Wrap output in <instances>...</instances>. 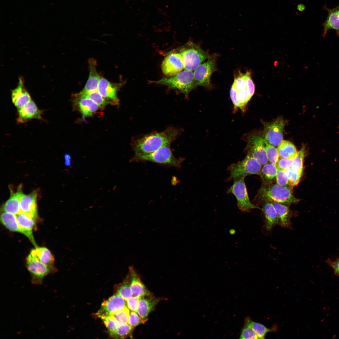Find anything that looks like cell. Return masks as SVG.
<instances>
[{
  "label": "cell",
  "mask_w": 339,
  "mask_h": 339,
  "mask_svg": "<svg viewBox=\"0 0 339 339\" xmlns=\"http://www.w3.org/2000/svg\"><path fill=\"white\" fill-rule=\"evenodd\" d=\"M238 99L241 103L245 107L246 104L251 98L247 89L237 91Z\"/></svg>",
  "instance_id": "7dc6e473"
},
{
  "label": "cell",
  "mask_w": 339,
  "mask_h": 339,
  "mask_svg": "<svg viewBox=\"0 0 339 339\" xmlns=\"http://www.w3.org/2000/svg\"><path fill=\"white\" fill-rule=\"evenodd\" d=\"M120 295L115 294L104 301L101 308L110 315L126 307V302Z\"/></svg>",
  "instance_id": "cb8c5ba5"
},
{
  "label": "cell",
  "mask_w": 339,
  "mask_h": 339,
  "mask_svg": "<svg viewBox=\"0 0 339 339\" xmlns=\"http://www.w3.org/2000/svg\"><path fill=\"white\" fill-rule=\"evenodd\" d=\"M305 153V148L303 146L293 159L291 168L293 171L303 174V163Z\"/></svg>",
  "instance_id": "4dcf8cb0"
},
{
  "label": "cell",
  "mask_w": 339,
  "mask_h": 339,
  "mask_svg": "<svg viewBox=\"0 0 339 339\" xmlns=\"http://www.w3.org/2000/svg\"><path fill=\"white\" fill-rule=\"evenodd\" d=\"M217 58L216 54L210 55L206 62L200 64L194 70V79L197 86L211 88L210 78L216 70Z\"/></svg>",
  "instance_id": "9c48e42d"
},
{
  "label": "cell",
  "mask_w": 339,
  "mask_h": 339,
  "mask_svg": "<svg viewBox=\"0 0 339 339\" xmlns=\"http://www.w3.org/2000/svg\"><path fill=\"white\" fill-rule=\"evenodd\" d=\"M276 179L277 184L281 186L290 188L287 177L283 170L278 169Z\"/></svg>",
  "instance_id": "ab89813d"
},
{
  "label": "cell",
  "mask_w": 339,
  "mask_h": 339,
  "mask_svg": "<svg viewBox=\"0 0 339 339\" xmlns=\"http://www.w3.org/2000/svg\"><path fill=\"white\" fill-rule=\"evenodd\" d=\"M153 82L178 90L186 97H188L190 92L197 86L193 71L185 69L175 75L166 77Z\"/></svg>",
  "instance_id": "3957f363"
},
{
  "label": "cell",
  "mask_w": 339,
  "mask_h": 339,
  "mask_svg": "<svg viewBox=\"0 0 339 339\" xmlns=\"http://www.w3.org/2000/svg\"><path fill=\"white\" fill-rule=\"evenodd\" d=\"M72 99L73 109L78 108L84 119L93 116L100 109L97 104L88 98L80 97L75 94L72 95Z\"/></svg>",
  "instance_id": "9a60e30c"
},
{
  "label": "cell",
  "mask_w": 339,
  "mask_h": 339,
  "mask_svg": "<svg viewBox=\"0 0 339 339\" xmlns=\"http://www.w3.org/2000/svg\"><path fill=\"white\" fill-rule=\"evenodd\" d=\"M16 217L19 226L24 232L25 235L35 248L37 247L32 233V230L35 226L36 218L21 212L16 215Z\"/></svg>",
  "instance_id": "ac0fdd59"
},
{
  "label": "cell",
  "mask_w": 339,
  "mask_h": 339,
  "mask_svg": "<svg viewBox=\"0 0 339 339\" xmlns=\"http://www.w3.org/2000/svg\"><path fill=\"white\" fill-rule=\"evenodd\" d=\"M305 8V6L302 4H299L298 5L297 9L299 12H302L304 10Z\"/></svg>",
  "instance_id": "816d5d0a"
},
{
  "label": "cell",
  "mask_w": 339,
  "mask_h": 339,
  "mask_svg": "<svg viewBox=\"0 0 339 339\" xmlns=\"http://www.w3.org/2000/svg\"><path fill=\"white\" fill-rule=\"evenodd\" d=\"M17 110L16 121L18 124L28 122L34 119L43 120V111L40 110L32 99L26 104Z\"/></svg>",
  "instance_id": "5bb4252c"
},
{
  "label": "cell",
  "mask_w": 339,
  "mask_h": 339,
  "mask_svg": "<svg viewBox=\"0 0 339 339\" xmlns=\"http://www.w3.org/2000/svg\"><path fill=\"white\" fill-rule=\"evenodd\" d=\"M10 197L3 204L1 209L3 212L11 213L16 215L20 212L19 203L20 200L24 194L21 186H19L16 191L11 190Z\"/></svg>",
  "instance_id": "44dd1931"
},
{
  "label": "cell",
  "mask_w": 339,
  "mask_h": 339,
  "mask_svg": "<svg viewBox=\"0 0 339 339\" xmlns=\"http://www.w3.org/2000/svg\"><path fill=\"white\" fill-rule=\"evenodd\" d=\"M264 141L268 161L270 163L276 165L279 157L277 149L269 143L264 139Z\"/></svg>",
  "instance_id": "e575fe53"
},
{
  "label": "cell",
  "mask_w": 339,
  "mask_h": 339,
  "mask_svg": "<svg viewBox=\"0 0 339 339\" xmlns=\"http://www.w3.org/2000/svg\"><path fill=\"white\" fill-rule=\"evenodd\" d=\"M285 124L284 121L281 117L272 121L264 123V139L272 146H278L283 140Z\"/></svg>",
  "instance_id": "8fae6325"
},
{
  "label": "cell",
  "mask_w": 339,
  "mask_h": 339,
  "mask_svg": "<svg viewBox=\"0 0 339 339\" xmlns=\"http://www.w3.org/2000/svg\"><path fill=\"white\" fill-rule=\"evenodd\" d=\"M129 281L128 278L127 276L125 280L118 286L116 290L117 293L126 301L133 296Z\"/></svg>",
  "instance_id": "d590c367"
},
{
  "label": "cell",
  "mask_w": 339,
  "mask_h": 339,
  "mask_svg": "<svg viewBox=\"0 0 339 339\" xmlns=\"http://www.w3.org/2000/svg\"><path fill=\"white\" fill-rule=\"evenodd\" d=\"M30 253L35 255L42 263L53 267L54 258L50 251L45 247H38L32 249Z\"/></svg>",
  "instance_id": "83f0119b"
},
{
  "label": "cell",
  "mask_w": 339,
  "mask_h": 339,
  "mask_svg": "<svg viewBox=\"0 0 339 339\" xmlns=\"http://www.w3.org/2000/svg\"><path fill=\"white\" fill-rule=\"evenodd\" d=\"M245 325L252 329L259 339L264 338L266 334L271 331L263 325L253 322L249 318L245 319Z\"/></svg>",
  "instance_id": "1f68e13d"
},
{
  "label": "cell",
  "mask_w": 339,
  "mask_h": 339,
  "mask_svg": "<svg viewBox=\"0 0 339 339\" xmlns=\"http://www.w3.org/2000/svg\"><path fill=\"white\" fill-rule=\"evenodd\" d=\"M133 296L139 298L151 296V293L142 282L139 274L133 266L129 267L127 275Z\"/></svg>",
  "instance_id": "2e32d148"
},
{
  "label": "cell",
  "mask_w": 339,
  "mask_h": 339,
  "mask_svg": "<svg viewBox=\"0 0 339 339\" xmlns=\"http://www.w3.org/2000/svg\"><path fill=\"white\" fill-rule=\"evenodd\" d=\"M159 301V299L151 297L139 298L137 310V313L140 317L145 322L148 320L147 317L150 312L154 309Z\"/></svg>",
  "instance_id": "603a6c76"
},
{
  "label": "cell",
  "mask_w": 339,
  "mask_h": 339,
  "mask_svg": "<svg viewBox=\"0 0 339 339\" xmlns=\"http://www.w3.org/2000/svg\"><path fill=\"white\" fill-rule=\"evenodd\" d=\"M133 328L128 323H121L115 330L109 333L116 338H126L131 336Z\"/></svg>",
  "instance_id": "d6a6232c"
},
{
  "label": "cell",
  "mask_w": 339,
  "mask_h": 339,
  "mask_svg": "<svg viewBox=\"0 0 339 339\" xmlns=\"http://www.w3.org/2000/svg\"><path fill=\"white\" fill-rule=\"evenodd\" d=\"M130 311L127 307L111 314L113 317L119 323H128Z\"/></svg>",
  "instance_id": "74e56055"
},
{
  "label": "cell",
  "mask_w": 339,
  "mask_h": 339,
  "mask_svg": "<svg viewBox=\"0 0 339 339\" xmlns=\"http://www.w3.org/2000/svg\"><path fill=\"white\" fill-rule=\"evenodd\" d=\"M256 199L264 202H275L288 205L299 201L293 195L291 188L272 183H263Z\"/></svg>",
  "instance_id": "7a4b0ae2"
},
{
  "label": "cell",
  "mask_w": 339,
  "mask_h": 339,
  "mask_svg": "<svg viewBox=\"0 0 339 339\" xmlns=\"http://www.w3.org/2000/svg\"><path fill=\"white\" fill-rule=\"evenodd\" d=\"M261 165L256 159L246 155L242 161L230 164L228 168L229 177L226 181L234 180L251 175H260Z\"/></svg>",
  "instance_id": "5b68a950"
},
{
  "label": "cell",
  "mask_w": 339,
  "mask_h": 339,
  "mask_svg": "<svg viewBox=\"0 0 339 339\" xmlns=\"http://www.w3.org/2000/svg\"><path fill=\"white\" fill-rule=\"evenodd\" d=\"M26 267L31 275V282L34 285L42 284L46 276L55 271L53 267L42 263L30 253L26 258Z\"/></svg>",
  "instance_id": "ba28073f"
},
{
  "label": "cell",
  "mask_w": 339,
  "mask_h": 339,
  "mask_svg": "<svg viewBox=\"0 0 339 339\" xmlns=\"http://www.w3.org/2000/svg\"><path fill=\"white\" fill-rule=\"evenodd\" d=\"M109 333L114 331L120 324L113 317L110 315L102 320Z\"/></svg>",
  "instance_id": "7bdbcfd3"
},
{
  "label": "cell",
  "mask_w": 339,
  "mask_h": 339,
  "mask_svg": "<svg viewBox=\"0 0 339 339\" xmlns=\"http://www.w3.org/2000/svg\"><path fill=\"white\" fill-rule=\"evenodd\" d=\"M63 157L65 165L67 167H70L71 166L72 163V157L70 154L68 153H65Z\"/></svg>",
  "instance_id": "f907efd6"
},
{
  "label": "cell",
  "mask_w": 339,
  "mask_h": 339,
  "mask_svg": "<svg viewBox=\"0 0 339 339\" xmlns=\"http://www.w3.org/2000/svg\"><path fill=\"white\" fill-rule=\"evenodd\" d=\"M293 159L280 158L276 164L278 169L285 170L290 168L293 162Z\"/></svg>",
  "instance_id": "bcb514c9"
},
{
  "label": "cell",
  "mask_w": 339,
  "mask_h": 339,
  "mask_svg": "<svg viewBox=\"0 0 339 339\" xmlns=\"http://www.w3.org/2000/svg\"><path fill=\"white\" fill-rule=\"evenodd\" d=\"M89 74L88 79L82 93H86L97 90L99 81L101 78L96 69V61L93 58L88 61Z\"/></svg>",
  "instance_id": "ffe728a7"
},
{
  "label": "cell",
  "mask_w": 339,
  "mask_h": 339,
  "mask_svg": "<svg viewBox=\"0 0 339 339\" xmlns=\"http://www.w3.org/2000/svg\"><path fill=\"white\" fill-rule=\"evenodd\" d=\"M139 298L138 297L133 296L126 300V305L128 308L132 311L137 313L138 305Z\"/></svg>",
  "instance_id": "c3c4849f"
},
{
  "label": "cell",
  "mask_w": 339,
  "mask_h": 339,
  "mask_svg": "<svg viewBox=\"0 0 339 339\" xmlns=\"http://www.w3.org/2000/svg\"><path fill=\"white\" fill-rule=\"evenodd\" d=\"M284 171L287 177L290 188L297 185L303 174L293 171L291 168Z\"/></svg>",
  "instance_id": "8d00e7d4"
},
{
  "label": "cell",
  "mask_w": 339,
  "mask_h": 339,
  "mask_svg": "<svg viewBox=\"0 0 339 339\" xmlns=\"http://www.w3.org/2000/svg\"><path fill=\"white\" fill-rule=\"evenodd\" d=\"M278 169L276 165L267 163L261 168L260 175L264 183H271L275 179Z\"/></svg>",
  "instance_id": "f546056e"
},
{
  "label": "cell",
  "mask_w": 339,
  "mask_h": 339,
  "mask_svg": "<svg viewBox=\"0 0 339 339\" xmlns=\"http://www.w3.org/2000/svg\"><path fill=\"white\" fill-rule=\"evenodd\" d=\"M237 91L247 89L244 74L240 73L234 79L233 84Z\"/></svg>",
  "instance_id": "60d3db41"
},
{
  "label": "cell",
  "mask_w": 339,
  "mask_h": 339,
  "mask_svg": "<svg viewBox=\"0 0 339 339\" xmlns=\"http://www.w3.org/2000/svg\"><path fill=\"white\" fill-rule=\"evenodd\" d=\"M37 193L34 191L28 195L24 194L19 203L20 212L37 218Z\"/></svg>",
  "instance_id": "d6986e66"
},
{
  "label": "cell",
  "mask_w": 339,
  "mask_h": 339,
  "mask_svg": "<svg viewBox=\"0 0 339 339\" xmlns=\"http://www.w3.org/2000/svg\"><path fill=\"white\" fill-rule=\"evenodd\" d=\"M179 133L178 129L170 127L162 132L149 134L138 138L132 145L135 155L151 153L170 144Z\"/></svg>",
  "instance_id": "6da1fadb"
},
{
  "label": "cell",
  "mask_w": 339,
  "mask_h": 339,
  "mask_svg": "<svg viewBox=\"0 0 339 339\" xmlns=\"http://www.w3.org/2000/svg\"><path fill=\"white\" fill-rule=\"evenodd\" d=\"M161 68L166 77L175 75L182 71L184 66L180 54L178 51L170 52L163 60Z\"/></svg>",
  "instance_id": "7c38bea8"
},
{
  "label": "cell",
  "mask_w": 339,
  "mask_h": 339,
  "mask_svg": "<svg viewBox=\"0 0 339 339\" xmlns=\"http://www.w3.org/2000/svg\"><path fill=\"white\" fill-rule=\"evenodd\" d=\"M178 51L182 56L184 69L192 71L210 56L199 46L191 41L179 48Z\"/></svg>",
  "instance_id": "277c9868"
},
{
  "label": "cell",
  "mask_w": 339,
  "mask_h": 339,
  "mask_svg": "<svg viewBox=\"0 0 339 339\" xmlns=\"http://www.w3.org/2000/svg\"><path fill=\"white\" fill-rule=\"evenodd\" d=\"M240 339H258L255 332L251 328L245 326L242 329L240 337Z\"/></svg>",
  "instance_id": "ee69618b"
},
{
  "label": "cell",
  "mask_w": 339,
  "mask_h": 339,
  "mask_svg": "<svg viewBox=\"0 0 339 339\" xmlns=\"http://www.w3.org/2000/svg\"><path fill=\"white\" fill-rule=\"evenodd\" d=\"M326 262L333 270L334 273L339 276V258L334 260L328 259L327 260Z\"/></svg>",
  "instance_id": "681fc988"
},
{
  "label": "cell",
  "mask_w": 339,
  "mask_h": 339,
  "mask_svg": "<svg viewBox=\"0 0 339 339\" xmlns=\"http://www.w3.org/2000/svg\"><path fill=\"white\" fill-rule=\"evenodd\" d=\"M262 210L265 217L266 229L267 230L270 231L278 224V219L276 211L271 202H264Z\"/></svg>",
  "instance_id": "484cf974"
},
{
  "label": "cell",
  "mask_w": 339,
  "mask_h": 339,
  "mask_svg": "<svg viewBox=\"0 0 339 339\" xmlns=\"http://www.w3.org/2000/svg\"><path fill=\"white\" fill-rule=\"evenodd\" d=\"M246 83L247 89L250 97L251 98L254 94L255 91V86L251 77V73L247 71L244 74Z\"/></svg>",
  "instance_id": "f6af8a7d"
},
{
  "label": "cell",
  "mask_w": 339,
  "mask_h": 339,
  "mask_svg": "<svg viewBox=\"0 0 339 339\" xmlns=\"http://www.w3.org/2000/svg\"><path fill=\"white\" fill-rule=\"evenodd\" d=\"M230 95L231 100L234 104V110L235 111L237 109L239 108L244 112L245 111V107L240 102L238 98L237 91L233 85L230 90Z\"/></svg>",
  "instance_id": "f35d334b"
},
{
  "label": "cell",
  "mask_w": 339,
  "mask_h": 339,
  "mask_svg": "<svg viewBox=\"0 0 339 339\" xmlns=\"http://www.w3.org/2000/svg\"><path fill=\"white\" fill-rule=\"evenodd\" d=\"M274 207L278 219V224L285 228H291V214L288 207L282 204L271 202Z\"/></svg>",
  "instance_id": "d4e9b609"
},
{
  "label": "cell",
  "mask_w": 339,
  "mask_h": 339,
  "mask_svg": "<svg viewBox=\"0 0 339 339\" xmlns=\"http://www.w3.org/2000/svg\"><path fill=\"white\" fill-rule=\"evenodd\" d=\"M245 178L241 177L234 180L233 184L227 191V193L232 194L235 196L237 206L241 211L247 212L256 208L261 210V208L253 204L250 202L248 195Z\"/></svg>",
  "instance_id": "52a82bcc"
},
{
  "label": "cell",
  "mask_w": 339,
  "mask_h": 339,
  "mask_svg": "<svg viewBox=\"0 0 339 339\" xmlns=\"http://www.w3.org/2000/svg\"><path fill=\"white\" fill-rule=\"evenodd\" d=\"M137 314V312L132 311L130 313L128 323L133 328L145 322Z\"/></svg>",
  "instance_id": "b9f144b4"
},
{
  "label": "cell",
  "mask_w": 339,
  "mask_h": 339,
  "mask_svg": "<svg viewBox=\"0 0 339 339\" xmlns=\"http://www.w3.org/2000/svg\"><path fill=\"white\" fill-rule=\"evenodd\" d=\"M121 83H111L104 78H100L97 90L108 104L118 105L119 100L117 93Z\"/></svg>",
  "instance_id": "4fadbf2b"
},
{
  "label": "cell",
  "mask_w": 339,
  "mask_h": 339,
  "mask_svg": "<svg viewBox=\"0 0 339 339\" xmlns=\"http://www.w3.org/2000/svg\"><path fill=\"white\" fill-rule=\"evenodd\" d=\"M277 149L280 158L293 159L298 152L294 145L287 140H282Z\"/></svg>",
  "instance_id": "f1b7e54d"
},
{
  "label": "cell",
  "mask_w": 339,
  "mask_h": 339,
  "mask_svg": "<svg viewBox=\"0 0 339 339\" xmlns=\"http://www.w3.org/2000/svg\"><path fill=\"white\" fill-rule=\"evenodd\" d=\"M245 148L247 154L257 160L261 165L267 163L268 159L265 148L264 139L255 134L250 135Z\"/></svg>",
  "instance_id": "30bf717a"
},
{
  "label": "cell",
  "mask_w": 339,
  "mask_h": 339,
  "mask_svg": "<svg viewBox=\"0 0 339 339\" xmlns=\"http://www.w3.org/2000/svg\"><path fill=\"white\" fill-rule=\"evenodd\" d=\"M135 160L148 161L155 163L179 167L181 161L173 155L170 144L162 147L151 153L135 155Z\"/></svg>",
  "instance_id": "8992f818"
},
{
  "label": "cell",
  "mask_w": 339,
  "mask_h": 339,
  "mask_svg": "<svg viewBox=\"0 0 339 339\" xmlns=\"http://www.w3.org/2000/svg\"><path fill=\"white\" fill-rule=\"evenodd\" d=\"M11 98L13 103L17 109L22 107L32 100L24 86L22 78H19L18 85L12 90Z\"/></svg>",
  "instance_id": "e0dca14e"
},
{
  "label": "cell",
  "mask_w": 339,
  "mask_h": 339,
  "mask_svg": "<svg viewBox=\"0 0 339 339\" xmlns=\"http://www.w3.org/2000/svg\"><path fill=\"white\" fill-rule=\"evenodd\" d=\"M76 94L78 96L89 99L97 104L101 109H103L106 105L108 104L98 90L86 93L80 92Z\"/></svg>",
  "instance_id": "836d02e7"
},
{
  "label": "cell",
  "mask_w": 339,
  "mask_h": 339,
  "mask_svg": "<svg viewBox=\"0 0 339 339\" xmlns=\"http://www.w3.org/2000/svg\"><path fill=\"white\" fill-rule=\"evenodd\" d=\"M325 8L328 14L322 25L323 37H325L327 31L331 29L335 30L337 35L339 36V6L332 9Z\"/></svg>",
  "instance_id": "7402d4cb"
},
{
  "label": "cell",
  "mask_w": 339,
  "mask_h": 339,
  "mask_svg": "<svg viewBox=\"0 0 339 339\" xmlns=\"http://www.w3.org/2000/svg\"><path fill=\"white\" fill-rule=\"evenodd\" d=\"M0 221L3 225L9 230L20 233L25 235V233L19 227L16 215L9 213L2 212Z\"/></svg>",
  "instance_id": "4316f807"
}]
</instances>
